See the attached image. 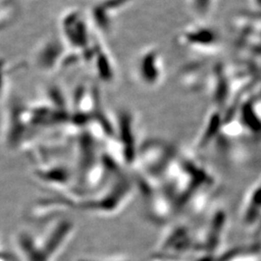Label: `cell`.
Returning a JSON list of instances; mask_svg holds the SVG:
<instances>
[{"instance_id": "6da1fadb", "label": "cell", "mask_w": 261, "mask_h": 261, "mask_svg": "<svg viewBox=\"0 0 261 261\" xmlns=\"http://www.w3.org/2000/svg\"><path fill=\"white\" fill-rule=\"evenodd\" d=\"M162 69L161 56L155 48L142 51L135 64V73L138 80L142 85L149 88L157 86L161 83Z\"/></svg>"}, {"instance_id": "7a4b0ae2", "label": "cell", "mask_w": 261, "mask_h": 261, "mask_svg": "<svg viewBox=\"0 0 261 261\" xmlns=\"http://www.w3.org/2000/svg\"><path fill=\"white\" fill-rule=\"evenodd\" d=\"M61 46L56 40H48L38 48L34 60L40 69L45 71L51 70L59 62V56L61 55Z\"/></svg>"}, {"instance_id": "3957f363", "label": "cell", "mask_w": 261, "mask_h": 261, "mask_svg": "<svg viewBox=\"0 0 261 261\" xmlns=\"http://www.w3.org/2000/svg\"><path fill=\"white\" fill-rule=\"evenodd\" d=\"M183 40L188 46L196 47H213L217 40L214 30L208 28H197L189 29Z\"/></svg>"}, {"instance_id": "277c9868", "label": "cell", "mask_w": 261, "mask_h": 261, "mask_svg": "<svg viewBox=\"0 0 261 261\" xmlns=\"http://www.w3.org/2000/svg\"><path fill=\"white\" fill-rule=\"evenodd\" d=\"M186 2L191 12L201 19L211 15L214 8L215 0H186Z\"/></svg>"}, {"instance_id": "5b68a950", "label": "cell", "mask_w": 261, "mask_h": 261, "mask_svg": "<svg viewBox=\"0 0 261 261\" xmlns=\"http://www.w3.org/2000/svg\"><path fill=\"white\" fill-rule=\"evenodd\" d=\"M88 261H122V260H120V259H119V260H113V259H112V260H88Z\"/></svg>"}]
</instances>
